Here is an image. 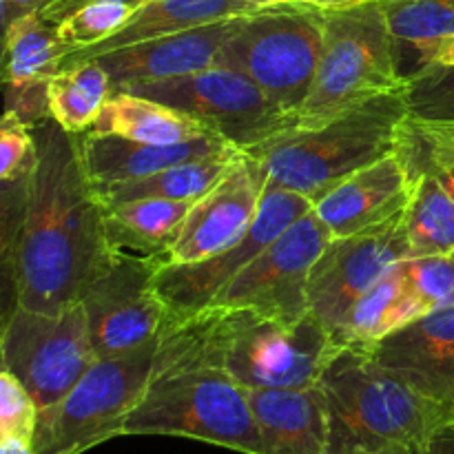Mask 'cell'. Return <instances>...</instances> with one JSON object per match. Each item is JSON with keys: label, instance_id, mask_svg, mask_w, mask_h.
I'll use <instances>...</instances> for the list:
<instances>
[{"label": "cell", "instance_id": "obj_1", "mask_svg": "<svg viewBox=\"0 0 454 454\" xmlns=\"http://www.w3.org/2000/svg\"><path fill=\"white\" fill-rule=\"evenodd\" d=\"M35 162L22 186L13 235L4 242L13 304L56 313L82 301L114 262L105 207L84 168L78 133L47 118L34 127Z\"/></svg>", "mask_w": 454, "mask_h": 454}, {"label": "cell", "instance_id": "obj_2", "mask_svg": "<svg viewBox=\"0 0 454 454\" xmlns=\"http://www.w3.org/2000/svg\"><path fill=\"white\" fill-rule=\"evenodd\" d=\"M160 434L264 454L248 390L207 357L202 315L167 317L158 335L153 375L120 437Z\"/></svg>", "mask_w": 454, "mask_h": 454}, {"label": "cell", "instance_id": "obj_3", "mask_svg": "<svg viewBox=\"0 0 454 454\" xmlns=\"http://www.w3.org/2000/svg\"><path fill=\"white\" fill-rule=\"evenodd\" d=\"M331 419V454L426 446L448 411L386 371L368 348L340 346L319 380Z\"/></svg>", "mask_w": 454, "mask_h": 454}, {"label": "cell", "instance_id": "obj_4", "mask_svg": "<svg viewBox=\"0 0 454 454\" xmlns=\"http://www.w3.org/2000/svg\"><path fill=\"white\" fill-rule=\"evenodd\" d=\"M408 118L406 89L375 98L317 129H288L244 151L270 180L317 204L359 168L399 151Z\"/></svg>", "mask_w": 454, "mask_h": 454}, {"label": "cell", "instance_id": "obj_5", "mask_svg": "<svg viewBox=\"0 0 454 454\" xmlns=\"http://www.w3.org/2000/svg\"><path fill=\"white\" fill-rule=\"evenodd\" d=\"M322 16V56L313 87L295 115V129H317L408 84V75L399 71V40L381 0Z\"/></svg>", "mask_w": 454, "mask_h": 454}, {"label": "cell", "instance_id": "obj_6", "mask_svg": "<svg viewBox=\"0 0 454 454\" xmlns=\"http://www.w3.org/2000/svg\"><path fill=\"white\" fill-rule=\"evenodd\" d=\"M198 313L207 357L247 390L317 386L340 348L310 313L297 324L275 322L248 309L208 306Z\"/></svg>", "mask_w": 454, "mask_h": 454}, {"label": "cell", "instance_id": "obj_7", "mask_svg": "<svg viewBox=\"0 0 454 454\" xmlns=\"http://www.w3.org/2000/svg\"><path fill=\"white\" fill-rule=\"evenodd\" d=\"M322 44V12L282 3L239 18L222 47L217 65L248 75L295 122L297 111L313 87Z\"/></svg>", "mask_w": 454, "mask_h": 454}, {"label": "cell", "instance_id": "obj_8", "mask_svg": "<svg viewBox=\"0 0 454 454\" xmlns=\"http://www.w3.org/2000/svg\"><path fill=\"white\" fill-rule=\"evenodd\" d=\"M158 337L127 353L98 357L56 406L40 411L38 454H82L120 437L153 375Z\"/></svg>", "mask_w": 454, "mask_h": 454}, {"label": "cell", "instance_id": "obj_9", "mask_svg": "<svg viewBox=\"0 0 454 454\" xmlns=\"http://www.w3.org/2000/svg\"><path fill=\"white\" fill-rule=\"evenodd\" d=\"M124 91L184 111L242 151L295 127L291 115L264 89L231 67L215 65L177 78L133 84Z\"/></svg>", "mask_w": 454, "mask_h": 454}, {"label": "cell", "instance_id": "obj_10", "mask_svg": "<svg viewBox=\"0 0 454 454\" xmlns=\"http://www.w3.org/2000/svg\"><path fill=\"white\" fill-rule=\"evenodd\" d=\"M3 368L22 381L40 411L67 397L98 359L82 301L56 313L22 309L4 319Z\"/></svg>", "mask_w": 454, "mask_h": 454}, {"label": "cell", "instance_id": "obj_11", "mask_svg": "<svg viewBox=\"0 0 454 454\" xmlns=\"http://www.w3.org/2000/svg\"><path fill=\"white\" fill-rule=\"evenodd\" d=\"M313 208L304 195L266 177L255 220L244 235L215 255L191 264L160 266L153 291L167 306L168 317H186L208 309L215 297L260 255L275 238Z\"/></svg>", "mask_w": 454, "mask_h": 454}, {"label": "cell", "instance_id": "obj_12", "mask_svg": "<svg viewBox=\"0 0 454 454\" xmlns=\"http://www.w3.org/2000/svg\"><path fill=\"white\" fill-rule=\"evenodd\" d=\"M333 235L315 208L269 244L211 306L248 309L262 317L297 324L309 315V278Z\"/></svg>", "mask_w": 454, "mask_h": 454}, {"label": "cell", "instance_id": "obj_13", "mask_svg": "<svg viewBox=\"0 0 454 454\" xmlns=\"http://www.w3.org/2000/svg\"><path fill=\"white\" fill-rule=\"evenodd\" d=\"M403 211L362 233L333 238L315 262L309 278V313L333 340L355 304L395 264L411 257Z\"/></svg>", "mask_w": 454, "mask_h": 454}, {"label": "cell", "instance_id": "obj_14", "mask_svg": "<svg viewBox=\"0 0 454 454\" xmlns=\"http://www.w3.org/2000/svg\"><path fill=\"white\" fill-rule=\"evenodd\" d=\"M155 270L158 264L151 260L114 255L84 293V315L98 357L127 353L160 335L168 313L153 291Z\"/></svg>", "mask_w": 454, "mask_h": 454}, {"label": "cell", "instance_id": "obj_15", "mask_svg": "<svg viewBox=\"0 0 454 454\" xmlns=\"http://www.w3.org/2000/svg\"><path fill=\"white\" fill-rule=\"evenodd\" d=\"M266 177L255 158L239 155L229 173L207 195L195 200L162 266L204 260L242 238L257 215Z\"/></svg>", "mask_w": 454, "mask_h": 454}, {"label": "cell", "instance_id": "obj_16", "mask_svg": "<svg viewBox=\"0 0 454 454\" xmlns=\"http://www.w3.org/2000/svg\"><path fill=\"white\" fill-rule=\"evenodd\" d=\"M372 357L450 412L454 403V300L368 348Z\"/></svg>", "mask_w": 454, "mask_h": 454}, {"label": "cell", "instance_id": "obj_17", "mask_svg": "<svg viewBox=\"0 0 454 454\" xmlns=\"http://www.w3.org/2000/svg\"><path fill=\"white\" fill-rule=\"evenodd\" d=\"M238 20L239 18H231L198 29L162 35V38L102 53L91 60H98L109 71L114 91H124L133 84L195 74L217 65L222 47L233 34Z\"/></svg>", "mask_w": 454, "mask_h": 454}, {"label": "cell", "instance_id": "obj_18", "mask_svg": "<svg viewBox=\"0 0 454 454\" xmlns=\"http://www.w3.org/2000/svg\"><path fill=\"white\" fill-rule=\"evenodd\" d=\"M411 180L406 158L395 151L346 177L313 208L333 238L362 233L406 208Z\"/></svg>", "mask_w": 454, "mask_h": 454}, {"label": "cell", "instance_id": "obj_19", "mask_svg": "<svg viewBox=\"0 0 454 454\" xmlns=\"http://www.w3.org/2000/svg\"><path fill=\"white\" fill-rule=\"evenodd\" d=\"M264 454H331V419L322 388L248 390Z\"/></svg>", "mask_w": 454, "mask_h": 454}, {"label": "cell", "instance_id": "obj_20", "mask_svg": "<svg viewBox=\"0 0 454 454\" xmlns=\"http://www.w3.org/2000/svg\"><path fill=\"white\" fill-rule=\"evenodd\" d=\"M229 146L233 145L215 133H207L202 137L177 142V145H153V142L131 140V137L111 136V133H80L84 168L93 186L140 180L186 160L217 153Z\"/></svg>", "mask_w": 454, "mask_h": 454}, {"label": "cell", "instance_id": "obj_21", "mask_svg": "<svg viewBox=\"0 0 454 454\" xmlns=\"http://www.w3.org/2000/svg\"><path fill=\"white\" fill-rule=\"evenodd\" d=\"M260 9L264 7L251 3V0H149L111 38L102 40L93 47L74 49V51L67 53L60 62V69L80 65V62L91 60V58L102 56V53L115 51V49L146 43V40L198 29V27L231 20V18L251 16Z\"/></svg>", "mask_w": 454, "mask_h": 454}, {"label": "cell", "instance_id": "obj_22", "mask_svg": "<svg viewBox=\"0 0 454 454\" xmlns=\"http://www.w3.org/2000/svg\"><path fill=\"white\" fill-rule=\"evenodd\" d=\"M193 202L189 200H136L105 207L106 242L114 255L151 260L162 266L164 255L180 235Z\"/></svg>", "mask_w": 454, "mask_h": 454}, {"label": "cell", "instance_id": "obj_23", "mask_svg": "<svg viewBox=\"0 0 454 454\" xmlns=\"http://www.w3.org/2000/svg\"><path fill=\"white\" fill-rule=\"evenodd\" d=\"M406 133V131H403ZM399 151L411 168V198L403 211L411 257L454 255V202L428 162L403 136Z\"/></svg>", "mask_w": 454, "mask_h": 454}, {"label": "cell", "instance_id": "obj_24", "mask_svg": "<svg viewBox=\"0 0 454 454\" xmlns=\"http://www.w3.org/2000/svg\"><path fill=\"white\" fill-rule=\"evenodd\" d=\"M244 151L238 146H229L217 153L202 155V158L186 160V162L168 167L153 176L140 177L131 182H118V184L93 186L102 207H118L124 202H136V200H189L195 202L202 195H207L222 177L229 173V168L238 162Z\"/></svg>", "mask_w": 454, "mask_h": 454}, {"label": "cell", "instance_id": "obj_25", "mask_svg": "<svg viewBox=\"0 0 454 454\" xmlns=\"http://www.w3.org/2000/svg\"><path fill=\"white\" fill-rule=\"evenodd\" d=\"M89 131L111 133L153 145H177L211 133L184 111L131 91L111 93Z\"/></svg>", "mask_w": 454, "mask_h": 454}, {"label": "cell", "instance_id": "obj_26", "mask_svg": "<svg viewBox=\"0 0 454 454\" xmlns=\"http://www.w3.org/2000/svg\"><path fill=\"white\" fill-rule=\"evenodd\" d=\"M69 47L60 40L56 22L43 12L27 13L4 29V84L12 89L34 87L60 71Z\"/></svg>", "mask_w": 454, "mask_h": 454}, {"label": "cell", "instance_id": "obj_27", "mask_svg": "<svg viewBox=\"0 0 454 454\" xmlns=\"http://www.w3.org/2000/svg\"><path fill=\"white\" fill-rule=\"evenodd\" d=\"M419 319L415 306L403 291L402 269L395 264L362 300L355 304L344 326L335 335L337 346L371 348L397 328Z\"/></svg>", "mask_w": 454, "mask_h": 454}, {"label": "cell", "instance_id": "obj_28", "mask_svg": "<svg viewBox=\"0 0 454 454\" xmlns=\"http://www.w3.org/2000/svg\"><path fill=\"white\" fill-rule=\"evenodd\" d=\"M111 93L114 80L98 60L67 67L47 80L49 118L65 131L80 136L93 127Z\"/></svg>", "mask_w": 454, "mask_h": 454}, {"label": "cell", "instance_id": "obj_29", "mask_svg": "<svg viewBox=\"0 0 454 454\" xmlns=\"http://www.w3.org/2000/svg\"><path fill=\"white\" fill-rule=\"evenodd\" d=\"M406 98L412 129L454 137V67H417L408 75Z\"/></svg>", "mask_w": 454, "mask_h": 454}, {"label": "cell", "instance_id": "obj_30", "mask_svg": "<svg viewBox=\"0 0 454 454\" xmlns=\"http://www.w3.org/2000/svg\"><path fill=\"white\" fill-rule=\"evenodd\" d=\"M399 44L421 47L454 34V0H381Z\"/></svg>", "mask_w": 454, "mask_h": 454}, {"label": "cell", "instance_id": "obj_31", "mask_svg": "<svg viewBox=\"0 0 454 454\" xmlns=\"http://www.w3.org/2000/svg\"><path fill=\"white\" fill-rule=\"evenodd\" d=\"M146 3L149 0H91L58 22V34L69 51L93 47L122 29Z\"/></svg>", "mask_w": 454, "mask_h": 454}, {"label": "cell", "instance_id": "obj_32", "mask_svg": "<svg viewBox=\"0 0 454 454\" xmlns=\"http://www.w3.org/2000/svg\"><path fill=\"white\" fill-rule=\"evenodd\" d=\"M399 269L403 291L419 317L454 300V255L408 257Z\"/></svg>", "mask_w": 454, "mask_h": 454}, {"label": "cell", "instance_id": "obj_33", "mask_svg": "<svg viewBox=\"0 0 454 454\" xmlns=\"http://www.w3.org/2000/svg\"><path fill=\"white\" fill-rule=\"evenodd\" d=\"M40 408L13 372H0V437H18L34 443Z\"/></svg>", "mask_w": 454, "mask_h": 454}, {"label": "cell", "instance_id": "obj_34", "mask_svg": "<svg viewBox=\"0 0 454 454\" xmlns=\"http://www.w3.org/2000/svg\"><path fill=\"white\" fill-rule=\"evenodd\" d=\"M35 162L34 127L13 111H4L0 122V177L3 182L29 176Z\"/></svg>", "mask_w": 454, "mask_h": 454}, {"label": "cell", "instance_id": "obj_35", "mask_svg": "<svg viewBox=\"0 0 454 454\" xmlns=\"http://www.w3.org/2000/svg\"><path fill=\"white\" fill-rule=\"evenodd\" d=\"M406 136L428 162L439 164V167H454V137L417 131L411 127V122L406 124Z\"/></svg>", "mask_w": 454, "mask_h": 454}, {"label": "cell", "instance_id": "obj_36", "mask_svg": "<svg viewBox=\"0 0 454 454\" xmlns=\"http://www.w3.org/2000/svg\"><path fill=\"white\" fill-rule=\"evenodd\" d=\"M417 49V67L424 65H442V67H454V34L446 35V38L433 40L426 43Z\"/></svg>", "mask_w": 454, "mask_h": 454}, {"label": "cell", "instance_id": "obj_37", "mask_svg": "<svg viewBox=\"0 0 454 454\" xmlns=\"http://www.w3.org/2000/svg\"><path fill=\"white\" fill-rule=\"evenodd\" d=\"M44 3L47 0H0L3 4V31L7 29L12 22H16L18 18L27 16V13H34V12H43Z\"/></svg>", "mask_w": 454, "mask_h": 454}, {"label": "cell", "instance_id": "obj_38", "mask_svg": "<svg viewBox=\"0 0 454 454\" xmlns=\"http://www.w3.org/2000/svg\"><path fill=\"white\" fill-rule=\"evenodd\" d=\"M412 454H454V426H443L426 446L417 448Z\"/></svg>", "mask_w": 454, "mask_h": 454}, {"label": "cell", "instance_id": "obj_39", "mask_svg": "<svg viewBox=\"0 0 454 454\" xmlns=\"http://www.w3.org/2000/svg\"><path fill=\"white\" fill-rule=\"evenodd\" d=\"M91 3V0H47L43 7V16L47 18L49 22H62L67 16L80 9L82 4Z\"/></svg>", "mask_w": 454, "mask_h": 454}, {"label": "cell", "instance_id": "obj_40", "mask_svg": "<svg viewBox=\"0 0 454 454\" xmlns=\"http://www.w3.org/2000/svg\"><path fill=\"white\" fill-rule=\"evenodd\" d=\"M293 4H304V7L322 9V12H335V9H350L359 7V4L375 3V0H286Z\"/></svg>", "mask_w": 454, "mask_h": 454}, {"label": "cell", "instance_id": "obj_41", "mask_svg": "<svg viewBox=\"0 0 454 454\" xmlns=\"http://www.w3.org/2000/svg\"><path fill=\"white\" fill-rule=\"evenodd\" d=\"M0 454H38L34 443L18 437H0Z\"/></svg>", "mask_w": 454, "mask_h": 454}, {"label": "cell", "instance_id": "obj_42", "mask_svg": "<svg viewBox=\"0 0 454 454\" xmlns=\"http://www.w3.org/2000/svg\"><path fill=\"white\" fill-rule=\"evenodd\" d=\"M403 136H406V133H403ZM406 142L412 146V142L408 140V136H406ZM412 149H415V146H412ZM417 153H419V151H417ZM421 158H424V155H421ZM426 162H428V160H426ZM428 164H430V167H433V171L437 173V177H439V180H442V184L446 186V191H448V193H450V198H452V202H454V167H439V164H433V162H428Z\"/></svg>", "mask_w": 454, "mask_h": 454}, {"label": "cell", "instance_id": "obj_43", "mask_svg": "<svg viewBox=\"0 0 454 454\" xmlns=\"http://www.w3.org/2000/svg\"><path fill=\"white\" fill-rule=\"evenodd\" d=\"M348 454H412V450L411 448L390 446V448H381V450H362V452H348Z\"/></svg>", "mask_w": 454, "mask_h": 454}, {"label": "cell", "instance_id": "obj_44", "mask_svg": "<svg viewBox=\"0 0 454 454\" xmlns=\"http://www.w3.org/2000/svg\"><path fill=\"white\" fill-rule=\"evenodd\" d=\"M251 3L260 4V7H273V4H282L286 3V0H251Z\"/></svg>", "mask_w": 454, "mask_h": 454}, {"label": "cell", "instance_id": "obj_45", "mask_svg": "<svg viewBox=\"0 0 454 454\" xmlns=\"http://www.w3.org/2000/svg\"><path fill=\"white\" fill-rule=\"evenodd\" d=\"M448 424H452V426H454V403H452L450 412H448Z\"/></svg>", "mask_w": 454, "mask_h": 454}]
</instances>
